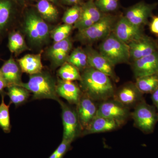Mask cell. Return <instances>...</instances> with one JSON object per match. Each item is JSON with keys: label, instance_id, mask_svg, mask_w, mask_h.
<instances>
[{"label": "cell", "instance_id": "1", "mask_svg": "<svg viewBox=\"0 0 158 158\" xmlns=\"http://www.w3.org/2000/svg\"><path fill=\"white\" fill-rule=\"evenodd\" d=\"M80 88L94 101H103L113 98L115 93L112 79L101 72L88 67L81 74Z\"/></svg>", "mask_w": 158, "mask_h": 158}, {"label": "cell", "instance_id": "2", "mask_svg": "<svg viewBox=\"0 0 158 158\" xmlns=\"http://www.w3.org/2000/svg\"><path fill=\"white\" fill-rule=\"evenodd\" d=\"M57 82L51 74L45 71L30 75L28 81L20 86L33 94L32 99H51L59 102L60 100L56 92Z\"/></svg>", "mask_w": 158, "mask_h": 158}, {"label": "cell", "instance_id": "3", "mask_svg": "<svg viewBox=\"0 0 158 158\" xmlns=\"http://www.w3.org/2000/svg\"><path fill=\"white\" fill-rule=\"evenodd\" d=\"M99 52L114 66L128 62L131 58L129 46L118 39L113 33L103 40Z\"/></svg>", "mask_w": 158, "mask_h": 158}, {"label": "cell", "instance_id": "4", "mask_svg": "<svg viewBox=\"0 0 158 158\" xmlns=\"http://www.w3.org/2000/svg\"><path fill=\"white\" fill-rule=\"evenodd\" d=\"M24 29L29 40L34 45H41L48 40L49 27L37 11L31 9L26 12Z\"/></svg>", "mask_w": 158, "mask_h": 158}, {"label": "cell", "instance_id": "5", "mask_svg": "<svg viewBox=\"0 0 158 158\" xmlns=\"http://www.w3.org/2000/svg\"><path fill=\"white\" fill-rule=\"evenodd\" d=\"M115 18L110 15H103L97 22L89 27L78 31L77 38L83 43H91L104 40L110 35L115 25Z\"/></svg>", "mask_w": 158, "mask_h": 158}, {"label": "cell", "instance_id": "6", "mask_svg": "<svg viewBox=\"0 0 158 158\" xmlns=\"http://www.w3.org/2000/svg\"><path fill=\"white\" fill-rule=\"evenodd\" d=\"M154 106L143 100L136 105L131 113L135 126L145 134H151L158 122V112Z\"/></svg>", "mask_w": 158, "mask_h": 158}, {"label": "cell", "instance_id": "7", "mask_svg": "<svg viewBox=\"0 0 158 158\" xmlns=\"http://www.w3.org/2000/svg\"><path fill=\"white\" fill-rule=\"evenodd\" d=\"M59 103L62 110L63 127L62 140L72 143L78 137L81 136L83 132L76 109H74L61 100Z\"/></svg>", "mask_w": 158, "mask_h": 158}, {"label": "cell", "instance_id": "8", "mask_svg": "<svg viewBox=\"0 0 158 158\" xmlns=\"http://www.w3.org/2000/svg\"><path fill=\"white\" fill-rule=\"evenodd\" d=\"M131 113L130 108L113 98L101 102L96 115L113 119L122 126L131 116Z\"/></svg>", "mask_w": 158, "mask_h": 158}, {"label": "cell", "instance_id": "9", "mask_svg": "<svg viewBox=\"0 0 158 158\" xmlns=\"http://www.w3.org/2000/svg\"><path fill=\"white\" fill-rule=\"evenodd\" d=\"M113 31L118 39L127 44L144 36L141 27L133 24L124 16L115 24Z\"/></svg>", "mask_w": 158, "mask_h": 158}, {"label": "cell", "instance_id": "10", "mask_svg": "<svg viewBox=\"0 0 158 158\" xmlns=\"http://www.w3.org/2000/svg\"><path fill=\"white\" fill-rule=\"evenodd\" d=\"M88 57V67H91L106 75L114 81H118V77L114 67L99 52L91 47L85 49Z\"/></svg>", "mask_w": 158, "mask_h": 158}, {"label": "cell", "instance_id": "11", "mask_svg": "<svg viewBox=\"0 0 158 158\" xmlns=\"http://www.w3.org/2000/svg\"><path fill=\"white\" fill-rule=\"evenodd\" d=\"M16 5L12 0H0V40L12 31L11 29L15 19Z\"/></svg>", "mask_w": 158, "mask_h": 158}, {"label": "cell", "instance_id": "12", "mask_svg": "<svg viewBox=\"0 0 158 158\" xmlns=\"http://www.w3.org/2000/svg\"><path fill=\"white\" fill-rule=\"evenodd\" d=\"M95 102L88 95L83 93L76 105L77 113L83 131L88 127L96 116L98 106Z\"/></svg>", "mask_w": 158, "mask_h": 158}, {"label": "cell", "instance_id": "13", "mask_svg": "<svg viewBox=\"0 0 158 158\" xmlns=\"http://www.w3.org/2000/svg\"><path fill=\"white\" fill-rule=\"evenodd\" d=\"M136 78L158 74V52L135 60L132 65Z\"/></svg>", "mask_w": 158, "mask_h": 158}, {"label": "cell", "instance_id": "14", "mask_svg": "<svg viewBox=\"0 0 158 158\" xmlns=\"http://www.w3.org/2000/svg\"><path fill=\"white\" fill-rule=\"evenodd\" d=\"M143 94L136 87L135 84L129 83L115 91L113 98L130 109L135 107L144 100Z\"/></svg>", "mask_w": 158, "mask_h": 158}, {"label": "cell", "instance_id": "15", "mask_svg": "<svg viewBox=\"0 0 158 158\" xmlns=\"http://www.w3.org/2000/svg\"><path fill=\"white\" fill-rule=\"evenodd\" d=\"M155 5L140 2L128 9L124 17L135 25L142 27L147 23Z\"/></svg>", "mask_w": 158, "mask_h": 158}, {"label": "cell", "instance_id": "16", "mask_svg": "<svg viewBox=\"0 0 158 158\" xmlns=\"http://www.w3.org/2000/svg\"><path fill=\"white\" fill-rule=\"evenodd\" d=\"M130 56L134 61L149 56L157 51V46L151 38L144 35L141 39L128 44Z\"/></svg>", "mask_w": 158, "mask_h": 158}, {"label": "cell", "instance_id": "17", "mask_svg": "<svg viewBox=\"0 0 158 158\" xmlns=\"http://www.w3.org/2000/svg\"><path fill=\"white\" fill-rule=\"evenodd\" d=\"M56 92L59 97L63 98L72 105L78 103L83 94L80 87L73 81L62 79L57 82Z\"/></svg>", "mask_w": 158, "mask_h": 158}, {"label": "cell", "instance_id": "18", "mask_svg": "<svg viewBox=\"0 0 158 158\" xmlns=\"http://www.w3.org/2000/svg\"><path fill=\"white\" fill-rule=\"evenodd\" d=\"M103 15L93 0H89L81 6V13L77 25L81 29H86L97 22Z\"/></svg>", "mask_w": 158, "mask_h": 158}, {"label": "cell", "instance_id": "19", "mask_svg": "<svg viewBox=\"0 0 158 158\" xmlns=\"http://www.w3.org/2000/svg\"><path fill=\"white\" fill-rule=\"evenodd\" d=\"M0 71L7 84V88L13 85L20 86L23 83L22 81V71L17 61L12 56L5 61Z\"/></svg>", "mask_w": 158, "mask_h": 158}, {"label": "cell", "instance_id": "20", "mask_svg": "<svg viewBox=\"0 0 158 158\" xmlns=\"http://www.w3.org/2000/svg\"><path fill=\"white\" fill-rule=\"evenodd\" d=\"M121 126V124L113 119L96 115L88 127L83 131L81 136L111 131Z\"/></svg>", "mask_w": 158, "mask_h": 158}, {"label": "cell", "instance_id": "21", "mask_svg": "<svg viewBox=\"0 0 158 158\" xmlns=\"http://www.w3.org/2000/svg\"><path fill=\"white\" fill-rule=\"evenodd\" d=\"M17 62L23 73L30 75L42 71L43 66L41 61V54H27L18 59Z\"/></svg>", "mask_w": 158, "mask_h": 158}, {"label": "cell", "instance_id": "22", "mask_svg": "<svg viewBox=\"0 0 158 158\" xmlns=\"http://www.w3.org/2000/svg\"><path fill=\"white\" fill-rule=\"evenodd\" d=\"M36 7L37 12L44 20L54 22L58 19L59 11L53 3L46 0H39Z\"/></svg>", "mask_w": 158, "mask_h": 158}, {"label": "cell", "instance_id": "23", "mask_svg": "<svg viewBox=\"0 0 158 158\" xmlns=\"http://www.w3.org/2000/svg\"><path fill=\"white\" fill-rule=\"evenodd\" d=\"M30 92L22 86L13 85L7 88V95L10 98V103L17 107L27 102L30 96Z\"/></svg>", "mask_w": 158, "mask_h": 158}, {"label": "cell", "instance_id": "24", "mask_svg": "<svg viewBox=\"0 0 158 158\" xmlns=\"http://www.w3.org/2000/svg\"><path fill=\"white\" fill-rule=\"evenodd\" d=\"M8 47L11 53L15 56L28 49L22 34L15 31H11L8 35Z\"/></svg>", "mask_w": 158, "mask_h": 158}, {"label": "cell", "instance_id": "25", "mask_svg": "<svg viewBox=\"0 0 158 158\" xmlns=\"http://www.w3.org/2000/svg\"><path fill=\"white\" fill-rule=\"evenodd\" d=\"M136 79V87L143 94L152 93L158 88V74Z\"/></svg>", "mask_w": 158, "mask_h": 158}, {"label": "cell", "instance_id": "26", "mask_svg": "<svg viewBox=\"0 0 158 158\" xmlns=\"http://www.w3.org/2000/svg\"><path fill=\"white\" fill-rule=\"evenodd\" d=\"M66 62L77 67L79 71H83L88 67V57L85 50L81 48L75 49L69 54Z\"/></svg>", "mask_w": 158, "mask_h": 158}, {"label": "cell", "instance_id": "27", "mask_svg": "<svg viewBox=\"0 0 158 158\" xmlns=\"http://www.w3.org/2000/svg\"><path fill=\"white\" fill-rule=\"evenodd\" d=\"M58 75L61 79L64 81H73L81 80V74L79 69L67 62L60 66L58 71Z\"/></svg>", "mask_w": 158, "mask_h": 158}, {"label": "cell", "instance_id": "28", "mask_svg": "<svg viewBox=\"0 0 158 158\" xmlns=\"http://www.w3.org/2000/svg\"><path fill=\"white\" fill-rule=\"evenodd\" d=\"M5 96H2V102L0 104V128L6 134L11 132V125L9 108L11 104L7 105L4 100Z\"/></svg>", "mask_w": 158, "mask_h": 158}, {"label": "cell", "instance_id": "29", "mask_svg": "<svg viewBox=\"0 0 158 158\" xmlns=\"http://www.w3.org/2000/svg\"><path fill=\"white\" fill-rule=\"evenodd\" d=\"M72 41L69 37L67 43L64 46V47L53 59H51V61L53 67L56 68L58 66H62L63 64L66 62L69 56V53L72 48Z\"/></svg>", "mask_w": 158, "mask_h": 158}, {"label": "cell", "instance_id": "30", "mask_svg": "<svg viewBox=\"0 0 158 158\" xmlns=\"http://www.w3.org/2000/svg\"><path fill=\"white\" fill-rule=\"evenodd\" d=\"M73 27V26L66 24L58 26L51 32V37L55 43L62 41L69 37Z\"/></svg>", "mask_w": 158, "mask_h": 158}, {"label": "cell", "instance_id": "31", "mask_svg": "<svg viewBox=\"0 0 158 158\" xmlns=\"http://www.w3.org/2000/svg\"><path fill=\"white\" fill-rule=\"evenodd\" d=\"M81 13V6L74 5L65 11L62 17V22L66 24L74 25L80 19Z\"/></svg>", "mask_w": 158, "mask_h": 158}, {"label": "cell", "instance_id": "32", "mask_svg": "<svg viewBox=\"0 0 158 158\" xmlns=\"http://www.w3.org/2000/svg\"><path fill=\"white\" fill-rule=\"evenodd\" d=\"M71 143L62 140V142L48 158H63L65 154L70 150Z\"/></svg>", "mask_w": 158, "mask_h": 158}, {"label": "cell", "instance_id": "33", "mask_svg": "<svg viewBox=\"0 0 158 158\" xmlns=\"http://www.w3.org/2000/svg\"><path fill=\"white\" fill-rule=\"evenodd\" d=\"M95 4L100 11L103 12H110L117 9L118 6V0H113L100 3H95Z\"/></svg>", "mask_w": 158, "mask_h": 158}, {"label": "cell", "instance_id": "34", "mask_svg": "<svg viewBox=\"0 0 158 158\" xmlns=\"http://www.w3.org/2000/svg\"><path fill=\"white\" fill-rule=\"evenodd\" d=\"M150 30L153 34L158 35V16L153 18L150 24Z\"/></svg>", "mask_w": 158, "mask_h": 158}, {"label": "cell", "instance_id": "35", "mask_svg": "<svg viewBox=\"0 0 158 158\" xmlns=\"http://www.w3.org/2000/svg\"><path fill=\"white\" fill-rule=\"evenodd\" d=\"M7 88V84L0 71V95L1 96H5L7 95V92L5 90V88Z\"/></svg>", "mask_w": 158, "mask_h": 158}, {"label": "cell", "instance_id": "36", "mask_svg": "<svg viewBox=\"0 0 158 158\" xmlns=\"http://www.w3.org/2000/svg\"><path fill=\"white\" fill-rule=\"evenodd\" d=\"M151 98L154 106L158 110V88L152 93Z\"/></svg>", "mask_w": 158, "mask_h": 158}, {"label": "cell", "instance_id": "37", "mask_svg": "<svg viewBox=\"0 0 158 158\" xmlns=\"http://www.w3.org/2000/svg\"><path fill=\"white\" fill-rule=\"evenodd\" d=\"M64 2L68 5H77L81 0H63Z\"/></svg>", "mask_w": 158, "mask_h": 158}, {"label": "cell", "instance_id": "38", "mask_svg": "<svg viewBox=\"0 0 158 158\" xmlns=\"http://www.w3.org/2000/svg\"><path fill=\"white\" fill-rule=\"evenodd\" d=\"M16 4H22L23 2H25L26 0H12Z\"/></svg>", "mask_w": 158, "mask_h": 158}, {"label": "cell", "instance_id": "39", "mask_svg": "<svg viewBox=\"0 0 158 158\" xmlns=\"http://www.w3.org/2000/svg\"><path fill=\"white\" fill-rule=\"evenodd\" d=\"M113 1V0H96L95 3H100L105 2H110V1Z\"/></svg>", "mask_w": 158, "mask_h": 158}, {"label": "cell", "instance_id": "40", "mask_svg": "<svg viewBox=\"0 0 158 158\" xmlns=\"http://www.w3.org/2000/svg\"><path fill=\"white\" fill-rule=\"evenodd\" d=\"M46 1H49V2L54 3V4H56V3H57V2H58V0H46Z\"/></svg>", "mask_w": 158, "mask_h": 158}]
</instances>
